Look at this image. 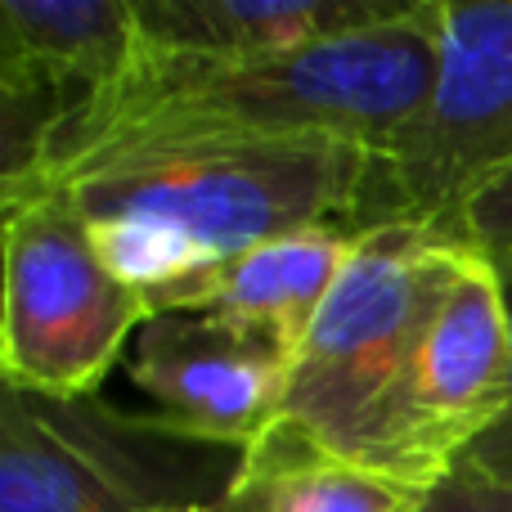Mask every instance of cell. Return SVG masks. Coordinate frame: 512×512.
<instances>
[{
	"label": "cell",
	"instance_id": "6da1fadb",
	"mask_svg": "<svg viewBox=\"0 0 512 512\" xmlns=\"http://www.w3.org/2000/svg\"><path fill=\"white\" fill-rule=\"evenodd\" d=\"M432 81L436 0H414L396 23L261 59L140 54L18 194L54 189L122 153L176 144H342L382 158L418 122Z\"/></svg>",
	"mask_w": 512,
	"mask_h": 512
},
{
	"label": "cell",
	"instance_id": "7a4b0ae2",
	"mask_svg": "<svg viewBox=\"0 0 512 512\" xmlns=\"http://www.w3.org/2000/svg\"><path fill=\"white\" fill-rule=\"evenodd\" d=\"M369 153L342 144H176L108 158L54 185L86 221L144 216L207 265L315 225L351 234Z\"/></svg>",
	"mask_w": 512,
	"mask_h": 512
},
{
	"label": "cell",
	"instance_id": "3957f363",
	"mask_svg": "<svg viewBox=\"0 0 512 512\" xmlns=\"http://www.w3.org/2000/svg\"><path fill=\"white\" fill-rule=\"evenodd\" d=\"M468 248L427 225H378L355 234L351 256L306 328L288 373L279 423L319 450L369 472L382 414L450 292Z\"/></svg>",
	"mask_w": 512,
	"mask_h": 512
},
{
	"label": "cell",
	"instance_id": "277c9868",
	"mask_svg": "<svg viewBox=\"0 0 512 512\" xmlns=\"http://www.w3.org/2000/svg\"><path fill=\"white\" fill-rule=\"evenodd\" d=\"M239 450L104 396L0 400V512H176L230 495Z\"/></svg>",
	"mask_w": 512,
	"mask_h": 512
},
{
	"label": "cell",
	"instance_id": "5b68a950",
	"mask_svg": "<svg viewBox=\"0 0 512 512\" xmlns=\"http://www.w3.org/2000/svg\"><path fill=\"white\" fill-rule=\"evenodd\" d=\"M5 288L0 373L9 391L72 400L95 396L126 337L153 319L144 292L126 288L95 252L86 216L59 189L0 198Z\"/></svg>",
	"mask_w": 512,
	"mask_h": 512
},
{
	"label": "cell",
	"instance_id": "8992f818",
	"mask_svg": "<svg viewBox=\"0 0 512 512\" xmlns=\"http://www.w3.org/2000/svg\"><path fill=\"white\" fill-rule=\"evenodd\" d=\"M512 171V0H436V81L418 122L369 158L351 234L436 225Z\"/></svg>",
	"mask_w": 512,
	"mask_h": 512
},
{
	"label": "cell",
	"instance_id": "52a82bcc",
	"mask_svg": "<svg viewBox=\"0 0 512 512\" xmlns=\"http://www.w3.org/2000/svg\"><path fill=\"white\" fill-rule=\"evenodd\" d=\"M512 324L495 261L463 252L423 342L382 414L369 472L414 499L432 495L508 414Z\"/></svg>",
	"mask_w": 512,
	"mask_h": 512
},
{
	"label": "cell",
	"instance_id": "ba28073f",
	"mask_svg": "<svg viewBox=\"0 0 512 512\" xmlns=\"http://www.w3.org/2000/svg\"><path fill=\"white\" fill-rule=\"evenodd\" d=\"M140 59L131 0H0V198Z\"/></svg>",
	"mask_w": 512,
	"mask_h": 512
},
{
	"label": "cell",
	"instance_id": "9c48e42d",
	"mask_svg": "<svg viewBox=\"0 0 512 512\" xmlns=\"http://www.w3.org/2000/svg\"><path fill=\"white\" fill-rule=\"evenodd\" d=\"M126 369L180 432L243 454L279 423L292 351L216 315L162 310L135 333Z\"/></svg>",
	"mask_w": 512,
	"mask_h": 512
},
{
	"label": "cell",
	"instance_id": "30bf717a",
	"mask_svg": "<svg viewBox=\"0 0 512 512\" xmlns=\"http://www.w3.org/2000/svg\"><path fill=\"white\" fill-rule=\"evenodd\" d=\"M144 59H261L396 23L414 0H131Z\"/></svg>",
	"mask_w": 512,
	"mask_h": 512
},
{
	"label": "cell",
	"instance_id": "8fae6325",
	"mask_svg": "<svg viewBox=\"0 0 512 512\" xmlns=\"http://www.w3.org/2000/svg\"><path fill=\"white\" fill-rule=\"evenodd\" d=\"M355 234L337 225H315L270 239L261 248L230 256L221 265H207L203 274L176 283L153 301V315L162 310H189V315H216L234 328L261 333L270 342L288 346L297 355L306 328L315 324L324 297L333 292Z\"/></svg>",
	"mask_w": 512,
	"mask_h": 512
},
{
	"label": "cell",
	"instance_id": "7c38bea8",
	"mask_svg": "<svg viewBox=\"0 0 512 512\" xmlns=\"http://www.w3.org/2000/svg\"><path fill=\"white\" fill-rule=\"evenodd\" d=\"M418 499L337 454L319 450L288 423H274L243 450L230 495L216 512H414Z\"/></svg>",
	"mask_w": 512,
	"mask_h": 512
},
{
	"label": "cell",
	"instance_id": "4fadbf2b",
	"mask_svg": "<svg viewBox=\"0 0 512 512\" xmlns=\"http://www.w3.org/2000/svg\"><path fill=\"white\" fill-rule=\"evenodd\" d=\"M95 252L126 288L144 292L149 306L171 292L176 283L194 279L207 270V256L185 239V234L167 230L144 216H104V221H86Z\"/></svg>",
	"mask_w": 512,
	"mask_h": 512
},
{
	"label": "cell",
	"instance_id": "5bb4252c",
	"mask_svg": "<svg viewBox=\"0 0 512 512\" xmlns=\"http://www.w3.org/2000/svg\"><path fill=\"white\" fill-rule=\"evenodd\" d=\"M436 239L454 243V248L481 252L490 261H508L512 256V171L486 180L472 189L454 212H445L436 225H427Z\"/></svg>",
	"mask_w": 512,
	"mask_h": 512
},
{
	"label": "cell",
	"instance_id": "9a60e30c",
	"mask_svg": "<svg viewBox=\"0 0 512 512\" xmlns=\"http://www.w3.org/2000/svg\"><path fill=\"white\" fill-rule=\"evenodd\" d=\"M414 512H512V486L477 472L472 463H459L432 495L418 499Z\"/></svg>",
	"mask_w": 512,
	"mask_h": 512
},
{
	"label": "cell",
	"instance_id": "2e32d148",
	"mask_svg": "<svg viewBox=\"0 0 512 512\" xmlns=\"http://www.w3.org/2000/svg\"><path fill=\"white\" fill-rule=\"evenodd\" d=\"M495 270H499V279H504L508 324H512V256H508V261H495ZM463 463H472L477 472H486V477L508 481V486H512V396H508V414L499 418V423L490 427L477 445H472V454Z\"/></svg>",
	"mask_w": 512,
	"mask_h": 512
},
{
	"label": "cell",
	"instance_id": "e0dca14e",
	"mask_svg": "<svg viewBox=\"0 0 512 512\" xmlns=\"http://www.w3.org/2000/svg\"><path fill=\"white\" fill-rule=\"evenodd\" d=\"M176 512H216V508H176Z\"/></svg>",
	"mask_w": 512,
	"mask_h": 512
}]
</instances>
